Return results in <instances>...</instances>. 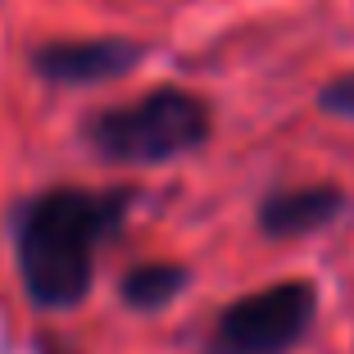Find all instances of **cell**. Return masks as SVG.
I'll use <instances>...</instances> for the list:
<instances>
[{"label": "cell", "instance_id": "6da1fadb", "mask_svg": "<svg viewBox=\"0 0 354 354\" xmlns=\"http://www.w3.org/2000/svg\"><path fill=\"white\" fill-rule=\"evenodd\" d=\"M136 205L132 187H46L14 209V263L28 300L64 313L91 295L95 259L123 232Z\"/></svg>", "mask_w": 354, "mask_h": 354}, {"label": "cell", "instance_id": "7a4b0ae2", "mask_svg": "<svg viewBox=\"0 0 354 354\" xmlns=\"http://www.w3.org/2000/svg\"><path fill=\"white\" fill-rule=\"evenodd\" d=\"M82 141L100 164L164 168L214 141V104L187 86H150L132 100L104 104L82 118Z\"/></svg>", "mask_w": 354, "mask_h": 354}, {"label": "cell", "instance_id": "3957f363", "mask_svg": "<svg viewBox=\"0 0 354 354\" xmlns=\"http://www.w3.org/2000/svg\"><path fill=\"white\" fill-rule=\"evenodd\" d=\"M323 286L313 277H277L218 309L200 354H295L318 327Z\"/></svg>", "mask_w": 354, "mask_h": 354}, {"label": "cell", "instance_id": "277c9868", "mask_svg": "<svg viewBox=\"0 0 354 354\" xmlns=\"http://www.w3.org/2000/svg\"><path fill=\"white\" fill-rule=\"evenodd\" d=\"M146 55L150 46L132 37H59V41H41L28 55V64L50 86H104L136 73Z\"/></svg>", "mask_w": 354, "mask_h": 354}, {"label": "cell", "instance_id": "5b68a950", "mask_svg": "<svg viewBox=\"0 0 354 354\" xmlns=\"http://www.w3.org/2000/svg\"><path fill=\"white\" fill-rule=\"evenodd\" d=\"M350 214V196L336 182H300V187H272L254 205V227L263 241L286 245L336 227Z\"/></svg>", "mask_w": 354, "mask_h": 354}, {"label": "cell", "instance_id": "8992f818", "mask_svg": "<svg viewBox=\"0 0 354 354\" xmlns=\"http://www.w3.org/2000/svg\"><path fill=\"white\" fill-rule=\"evenodd\" d=\"M187 291H191V268L182 259H146V263H132L118 277V300L141 318L173 309Z\"/></svg>", "mask_w": 354, "mask_h": 354}, {"label": "cell", "instance_id": "52a82bcc", "mask_svg": "<svg viewBox=\"0 0 354 354\" xmlns=\"http://www.w3.org/2000/svg\"><path fill=\"white\" fill-rule=\"evenodd\" d=\"M313 104H318V114L336 118V123H354V68L327 77L318 86V95H313Z\"/></svg>", "mask_w": 354, "mask_h": 354}, {"label": "cell", "instance_id": "ba28073f", "mask_svg": "<svg viewBox=\"0 0 354 354\" xmlns=\"http://www.w3.org/2000/svg\"><path fill=\"white\" fill-rule=\"evenodd\" d=\"M46 354H64V350H46Z\"/></svg>", "mask_w": 354, "mask_h": 354}]
</instances>
